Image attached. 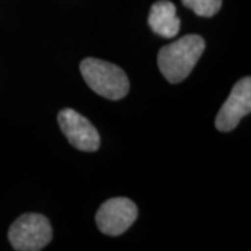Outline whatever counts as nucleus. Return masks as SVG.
Returning a JSON list of instances; mask_svg holds the SVG:
<instances>
[{"label": "nucleus", "instance_id": "nucleus-6", "mask_svg": "<svg viewBox=\"0 0 251 251\" xmlns=\"http://www.w3.org/2000/svg\"><path fill=\"white\" fill-rule=\"evenodd\" d=\"M251 112V78L244 77L233 85L229 98L226 99L215 119V126L219 131L234 130L243 117Z\"/></svg>", "mask_w": 251, "mask_h": 251}, {"label": "nucleus", "instance_id": "nucleus-3", "mask_svg": "<svg viewBox=\"0 0 251 251\" xmlns=\"http://www.w3.org/2000/svg\"><path fill=\"white\" fill-rule=\"evenodd\" d=\"M53 230L46 216L24 214L11 224L9 242L17 251H39L50 243Z\"/></svg>", "mask_w": 251, "mask_h": 251}, {"label": "nucleus", "instance_id": "nucleus-5", "mask_svg": "<svg viewBox=\"0 0 251 251\" xmlns=\"http://www.w3.org/2000/svg\"><path fill=\"white\" fill-rule=\"evenodd\" d=\"M57 120L63 134L74 148L85 152H94L98 150L100 137L98 130L87 117L73 109H63L57 116Z\"/></svg>", "mask_w": 251, "mask_h": 251}, {"label": "nucleus", "instance_id": "nucleus-8", "mask_svg": "<svg viewBox=\"0 0 251 251\" xmlns=\"http://www.w3.org/2000/svg\"><path fill=\"white\" fill-rule=\"evenodd\" d=\"M181 3L200 17H212L222 6V0H181Z\"/></svg>", "mask_w": 251, "mask_h": 251}, {"label": "nucleus", "instance_id": "nucleus-2", "mask_svg": "<svg viewBox=\"0 0 251 251\" xmlns=\"http://www.w3.org/2000/svg\"><path fill=\"white\" fill-rule=\"evenodd\" d=\"M80 72L91 90L103 98L119 100L128 94V78L116 64L88 57L81 62Z\"/></svg>", "mask_w": 251, "mask_h": 251}, {"label": "nucleus", "instance_id": "nucleus-1", "mask_svg": "<svg viewBox=\"0 0 251 251\" xmlns=\"http://www.w3.org/2000/svg\"><path fill=\"white\" fill-rule=\"evenodd\" d=\"M205 49V41L191 34L162 48L158 53V66L163 77L172 84L186 80L193 72Z\"/></svg>", "mask_w": 251, "mask_h": 251}, {"label": "nucleus", "instance_id": "nucleus-7", "mask_svg": "<svg viewBox=\"0 0 251 251\" xmlns=\"http://www.w3.org/2000/svg\"><path fill=\"white\" fill-rule=\"evenodd\" d=\"M148 24L156 35L173 38L179 34L180 20L176 16V6L169 0L153 3L150 10Z\"/></svg>", "mask_w": 251, "mask_h": 251}, {"label": "nucleus", "instance_id": "nucleus-4", "mask_svg": "<svg viewBox=\"0 0 251 251\" xmlns=\"http://www.w3.org/2000/svg\"><path fill=\"white\" fill-rule=\"evenodd\" d=\"M138 216L137 205L125 197L110 198L99 206L95 221L98 229L108 236L123 234Z\"/></svg>", "mask_w": 251, "mask_h": 251}]
</instances>
